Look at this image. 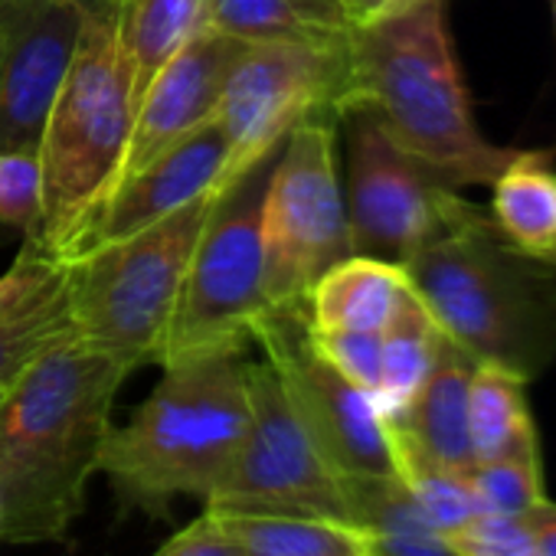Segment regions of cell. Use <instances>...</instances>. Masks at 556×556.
<instances>
[{
	"label": "cell",
	"mask_w": 556,
	"mask_h": 556,
	"mask_svg": "<svg viewBox=\"0 0 556 556\" xmlns=\"http://www.w3.org/2000/svg\"><path fill=\"white\" fill-rule=\"evenodd\" d=\"M370 556H465L448 536L435 533L419 514H409L383 530H364Z\"/></svg>",
	"instance_id": "cell-30"
},
{
	"label": "cell",
	"mask_w": 556,
	"mask_h": 556,
	"mask_svg": "<svg viewBox=\"0 0 556 556\" xmlns=\"http://www.w3.org/2000/svg\"><path fill=\"white\" fill-rule=\"evenodd\" d=\"M151 556H242L239 546L223 533L219 520L206 510L193 523H187L180 533H174L157 553Z\"/></svg>",
	"instance_id": "cell-31"
},
{
	"label": "cell",
	"mask_w": 556,
	"mask_h": 556,
	"mask_svg": "<svg viewBox=\"0 0 556 556\" xmlns=\"http://www.w3.org/2000/svg\"><path fill=\"white\" fill-rule=\"evenodd\" d=\"M334 135L338 118H308L275 157L262 203L265 299L271 308H305L318 278L354 255Z\"/></svg>",
	"instance_id": "cell-8"
},
{
	"label": "cell",
	"mask_w": 556,
	"mask_h": 556,
	"mask_svg": "<svg viewBox=\"0 0 556 556\" xmlns=\"http://www.w3.org/2000/svg\"><path fill=\"white\" fill-rule=\"evenodd\" d=\"M367 109L387 135L455 190L491 187L514 148L481 135L455 56L445 0L351 34L341 115ZM341 122V118H338Z\"/></svg>",
	"instance_id": "cell-2"
},
{
	"label": "cell",
	"mask_w": 556,
	"mask_h": 556,
	"mask_svg": "<svg viewBox=\"0 0 556 556\" xmlns=\"http://www.w3.org/2000/svg\"><path fill=\"white\" fill-rule=\"evenodd\" d=\"M413 292L475 364L523 383L556 361V271L520 255L481 206L403 262Z\"/></svg>",
	"instance_id": "cell-3"
},
{
	"label": "cell",
	"mask_w": 556,
	"mask_h": 556,
	"mask_svg": "<svg viewBox=\"0 0 556 556\" xmlns=\"http://www.w3.org/2000/svg\"><path fill=\"white\" fill-rule=\"evenodd\" d=\"M206 510L354 523L344 478L318 452L265 361L249 367V426L223 478L206 494Z\"/></svg>",
	"instance_id": "cell-9"
},
{
	"label": "cell",
	"mask_w": 556,
	"mask_h": 556,
	"mask_svg": "<svg viewBox=\"0 0 556 556\" xmlns=\"http://www.w3.org/2000/svg\"><path fill=\"white\" fill-rule=\"evenodd\" d=\"M523 520L533 533L536 556H556V504L543 497L536 507L523 514Z\"/></svg>",
	"instance_id": "cell-33"
},
{
	"label": "cell",
	"mask_w": 556,
	"mask_h": 556,
	"mask_svg": "<svg viewBox=\"0 0 556 556\" xmlns=\"http://www.w3.org/2000/svg\"><path fill=\"white\" fill-rule=\"evenodd\" d=\"M223 170H226V138H223L219 122L213 118L203 128H197L193 135H187L180 144L164 151L157 161H151L144 170L128 177L112 193L99 223L86 232V239L76 245V252L70 258H76L102 242L128 239V236L154 226L157 219L184 210L197 197L219 190Z\"/></svg>",
	"instance_id": "cell-15"
},
{
	"label": "cell",
	"mask_w": 556,
	"mask_h": 556,
	"mask_svg": "<svg viewBox=\"0 0 556 556\" xmlns=\"http://www.w3.org/2000/svg\"><path fill=\"white\" fill-rule=\"evenodd\" d=\"M242 47V40L200 30L161 70V76L148 86L144 99L138 102L118 187L138 170H144L151 161H157L164 151L180 144L187 135L216 118L229 66L236 63Z\"/></svg>",
	"instance_id": "cell-14"
},
{
	"label": "cell",
	"mask_w": 556,
	"mask_h": 556,
	"mask_svg": "<svg viewBox=\"0 0 556 556\" xmlns=\"http://www.w3.org/2000/svg\"><path fill=\"white\" fill-rule=\"evenodd\" d=\"M465 556H536L533 533L523 517L478 514L458 533L448 536Z\"/></svg>",
	"instance_id": "cell-29"
},
{
	"label": "cell",
	"mask_w": 556,
	"mask_h": 556,
	"mask_svg": "<svg viewBox=\"0 0 556 556\" xmlns=\"http://www.w3.org/2000/svg\"><path fill=\"white\" fill-rule=\"evenodd\" d=\"M348 128V223L354 255L403 265L426 242L475 216L481 206L462 197L422 161L406 154L374 112L341 115Z\"/></svg>",
	"instance_id": "cell-11"
},
{
	"label": "cell",
	"mask_w": 556,
	"mask_h": 556,
	"mask_svg": "<svg viewBox=\"0 0 556 556\" xmlns=\"http://www.w3.org/2000/svg\"><path fill=\"white\" fill-rule=\"evenodd\" d=\"M213 203L216 190L128 239L102 242L66 258L70 308L79 344L128 370L148 364L161 367L190 255Z\"/></svg>",
	"instance_id": "cell-6"
},
{
	"label": "cell",
	"mask_w": 556,
	"mask_h": 556,
	"mask_svg": "<svg viewBox=\"0 0 556 556\" xmlns=\"http://www.w3.org/2000/svg\"><path fill=\"white\" fill-rule=\"evenodd\" d=\"M468 435L475 462L540 452L527 383L501 367L475 364L468 387Z\"/></svg>",
	"instance_id": "cell-22"
},
{
	"label": "cell",
	"mask_w": 556,
	"mask_h": 556,
	"mask_svg": "<svg viewBox=\"0 0 556 556\" xmlns=\"http://www.w3.org/2000/svg\"><path fill=\"white\" fill-rule=\"evenodd\" d=\"M468 481L475 488L478 507L484 514H507L523 517L530 507H536L543 494V471H540V452L523 455H504L491 462H475L468 471Z\"/></svg>",
	"instance_id": "cell-26"
},
{
	"label": "cell",
	"mask_w": 556,
	"mask_h": 556,
	"mask_svg": "<svg viewBox=\"0 0 556 556\" xmlns=\"http://www.w3.org/2000/svg\"><path fill=\"white\" fill-rule=\"evenodd\" d=\"M338 4L344 11V21L351 24V30H367V27H377L400 14H409L413 8L426 4V0H338Z\"/></svg>",
	"instance_id": "cell-32"
},
{
	"label": "cell",
	"mask_w": 556,
	"mask_h": 556,
	"mask_svg": "<svg viewBox=\"0 0 556 556\" xmlns=\"http://www.w3.org/2000/svg\"><path fill=\"white\" fill-rule=\"evenodd\" d=\"M200 30L242 43L305 47H341L354 34L338 0H203Z\"/></svg>",
	"instance_id": "cell-20"
},
{
	"label": "cell",
	"mask_w": 556,
	"mask_h": 556,
	"mask_svg": "<svg viewBox=\"0 0 556 556\" xmlns=\"http://www.w3.org/2000/svg\"><path fill=\"white\" fill-rule=\"evenodd\" d=\"M83 30L40 141L43 219L37 245L70 258L109 206L135 128L118 0H83Z\"/></svg>",
	"instance_id": "cell-5"
},
{
	"label": "cell",
	"mask_w": 556,
	"mask_h": 556,
	"mask_svg": "<svg viewBox=\"0 0 556 556\" xmlns=\"http://www.w3.org/2000/svg\"><path fill=\"white\" fill-rule=\"evenodd\" d=\"M396 452V471L400 481L406 484L419 517L442 536L458 533L468 520H475L481 514L475 488L468 481V471H455L445 465H435L409 448H400L393 442Z\"/></svg>",
	"instance_id": "cell-25"
},
{
	"label": "cell",
	"mask_w": 556,
	"mask_h": 556,
	"mask_svg": "<svg viewBox=\"0 0 556 556\" xmlns=\"http://www.w3.org/2000/svg\"><path fill=\"white\" fill-rule=\"evenodd\" d=\"M73 338L70 265L43 252L37 239H24L21 255L0 278V393Z\"/></svg>",
	"instance_id": "cell-16"
},
{
	"label": "cell",
	"mask_w": 556,
	"mask_h": 556,
	"mask_svg": "<svg viewBox=\"0 0 556 556\" xmlns=\"http://www.w3.org/2000/svg\"><path fill=\"white\" fill-rule=\"evenodd\" d=\"M409 289L403 265L348 255L328 268L305 299V321L318 331H383Z\"/></svg>",
	"instance_id": "cell-19"
},
{
	"label": "cell",
	"mask_w": 556,
	"mask_h": 556,
	"mask_svg": "<svg viewBox=\"0 0 556 556\" xmlns=\"http://www.w3.org/2000/svg\"><path fill=\"white\" fill-rule=\"evenodd\" d=\"M308 325V321H305ZM308 341L344 380L367 390L380 387V331H318L308 328Z\"/></svg>",
	"instance_id": "cell-28"
},
{
	"label": "cell",
	"mask_w": 556,
	"mask_h": 556,
	"mask_svg": "<svg viewBox=\"0 0 556 556\" xmlns=\"http://www.w3.org/2000/svg\"><path fill=\"white\" fill-rule=\"evenodd\" d=\"M439 341V325L409 286L390 325L380 331V387L374 400L387 419L400 416L413 403V396L419 393L435 364Z\"/></svg>",
	"instance_id": "cell-23"
},
{
	"label": "cell",
	"mask_w": 556,
	"mask_h": 556,
	"mask_svg": "<svg viewBox=\"0 0 556 556\" xmlns=\"http://www.w3.org/2000/svg\"><path fill=\"white\" fill-rule=\"evenodd\" d=\"M242 556H370L367 533L321 517L213 514Z\"/></svg>",
	"instance_id": "cell-24"
},
{
	"label": "cell",
	"mask_w": 556,
	"mask_h": 556,
	"mask_svg": "<svg viewBox=\"0 0 556 556\" xmlns=\"http://www.w3.org/2000/svg\"><path fill=\"white\" fill-rule=\"evenodd\" d=\"M471 374H475V361L442 334L426 383L400 416L387 419L390 439L400 448H409L435 465L471 471L475 465L471 435H468Z\"/></svg>",
	"instance_id": "cell-17"
},
{
	"label": "cell",
	"mask_w": 556,
	"mask_h": 556,
	"mask_svg": "<svg viewBox=\"0 0 556 556\" xmlns=\"http://www.w3.org/2000/svg\"><path fill=\"white\" fill-rule=\"evenodd\" d=\"M252 344L262 348L305 432L344 481L400 478L387 416L367 390L318 357L305 308H268L252 328Z\"/></svg>",
	"instance_id": "cell-12"
},
{
	"label": "cell",
	"mask_w": 556,
	"mask_h": 556,
	"mask_svg": "<svg viewBox=\"0 0 556 556\" xmlns=\"http://www.w3.org/2000/svg\"><path fill=\"white\" fill-rule=\"evenodd\" d=\"M348 53L351 40L341 47H242L229 66L216 109V122L226 138V170L219 190L236 184L268 154L282 151L302 122L318 115L341 118L348 96Z\"/></svg>",
	"instance_id": "cell-10"
},
{
	"label": "cell",
	"mask_w": 556,
	"mask_h": 556,
	"mask_svg": "<svg viewBox=\"0 0 556 556\" xmlns=\"http://www.w3.org/2000/svg\"><path fill=\"white\" fill-rule=\"evenodd\" d=\"M553 27H556V0H553Z\"/></svg>",
	"instance_id": "cell-34"
},
{
	"label": "cell",
	"mask_w": 556,
	"mask_h": 556,
	"mask_svg": "<svg viewBox=\"0 0 556 556\" xmlns=\"http://www.w3.org/2000/svg\"><path fill=\"white\" fill-rule=\"evenodd\" d=\"M556 154L520 151L491 184V223L527 258L556 271Z\"/></svg>",
	"instance_id": "cell-18"
},
{
	"label": "cell",
	"mask_w": 556,
	"mask_h": 556,
	"mask_svg": "<svg viewBox=\"0 0 556 556\" xmlns=\"http://www.w3.org/2000/svg\"><path fill=\"white\" fill-rule=\"evenodd\" d=\"M275 157L278 151L216 193L190 255L161 367L193 354L245 351L255 321L271 308L265 299L262 203Z\"/></svg>",
	"instance_id": "cell-7"
},
{
	"label": "cell",
	"mask_w": 556,
	"mask_h": 556,
	"mask_svg": "<svg viewBox=\"0 0 556 556\" xmlns=\"http://www.w3.org/2000/svg\"><path fill=\"white\" fill-rule=\"evenodd\" d=\"M43 219L40 151H0V232L34 239Z\"/></svg>",
	"instance_id": "cell-27"
},
{
	"label": "cell",
	"mask_w": 556,
	"mask_h": 556,
	"mask_svg": "<svg viewBox=\"0 0 556 556\" xmlns=\"http://www.w3.org/2000/svg\"><path fill=\"white\" fill-rule=\"evenodd\" d=\"M249 367L245 351L161 367V383L128 426L109 432L99 458L125 510L167 517L174 497L206 501L249 426Z\"/></svg>",
	"instance_id": "cell-4"
},
{
	"label": "cell",
	"mask_w": 556,
	"mask_h": 556,
	"mask_svg": "<svg viewBox=\"0 0 556 556\" xmlns=\"http://www.w3.org/2000/svg\"><path fill=\"white\" fill-rule=\"evenodd\" d=\"M83 11V0H0V151H40Z\"/></svg>",
	"instance_id": "cell-13"
},
{
	"label": "cell",
	"mask_w": 556,
	"mask_h": 556,
	"mask_svg": "<svg viewBox=\"0 0 556 556\" xmlns=\"http://www.w3.org/2000/svg\"><path fill=\"white\" fill-rule=\"evenodd\" d=\"M128 374L73 338L0 393V540L56 543L70 533Z\"/></svg>",
	"instance_id": "cell-1"
},
{
	"label": "cell",
	"mask_w": 556,
	"mask_h": 556,
	"mask_svg": "<svg viewBox=\"0 0 556 556\" xmlns=\"http://www.w3.org/2000/svg\"><path fill=\"white\" fill-rule=\"evenodd\" d=\"M203 0H118V37L131 66L135 112L161 70L200 34Z\"/></svg>",
	"instance_id": "cell-21"
}]
</instances>
